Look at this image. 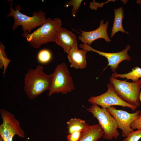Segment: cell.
I'll list each match as a JSON object with an SVG mask.
<instances>
[{
    "instance_id": "6da1fadb",
    "label": "cell",
    "mask_w": 141,
    "mask_h": 141,
    "mask_svg": "<svg viewBox=\"0 0 141 141\" xmlns=\"http://www.w3.org/2000/svg\"><path fill=\"white\" fill-rule=\"evenodd\" d=\"M62 25L59 18H48L45 23L32 33L23 34L22 36L33 48H38L43 44L55 42Z\"/></svg>"
},
{
    "instance_id": "7a4b0ae2",
    "label": "cell",
    "mask_w": 141,
    "mask_h": 141,
    "mask_svg": "<svg viewBox=\"0 0 141 141\" xmlns=\"http://www.w3.org/2000/svg\"><path fill=\"white\" fill-rule=\"evenodd\" d=\"M43 69L42 66L38 65L34 69H29L25 75L24 90L30 99L35 98L49 89L51 84L50 75L45 73Z\"/></svg>"
},
{
    "instance_id": "3957f363",
    "label": "cell",
    "mask_w": 141,
    "mask_h": 141,
    "mask_svg": "<svg viewBox=\"0 0 141 141\" xmlns=\"http://www.w3.org/2000/svg\"><path fill=\"white\" fill-rule=\"evenodd\" d=\"M10 8V13L7 17L12 16L14 19L12 29L14 30L20 26H22L23 34L31 33L32 30L40 27L45 23L47 20L46 13L42 10L34 11L32 16H30L23 14L20 12L21 6L18 5L15 7V9L12 7L13 3L9 2Z\"/></svg>"
},
{
    "instance_id": "277c9868",
    "label": "cell",
    "mask_w": 141,
    "mask_h": 141,
    "mask_svg": "<svg viewBox=\"0 0 141 141\" xmlns=\"http://www.w3.org/2000/svg\"><path fill=\"white\" fill-rule=\"evenodd\" d=\"M50 76L51 84L48 90L49 96L55 93L66 94L75 89L72 78L65 63L58 65Z\"/></svg>"
},
{
    "instance_id": "5b68a950",
    "label": "cell",
    "mask_w": 141,
    "mask_h": 141,
    "mask_svg": "<svg viewBox=\"0 0 141 141\" xmlns=\"http://www.w3.org/2000/svg\"><path fill=\"white\" fill-rule=\"evenodd\" d=\"M109 81L116 94L122 99L131 105L139 106V97L141 88V79L129 82L111 76L109 78Z\"/></svg>"
},
{
    "instance_id": "8992f818",
    "label": "cell",
    "mask_w": 141,
    "mask_h": 141,
    "mask_svg": "<svg viewBox=\"0 0 141 141\" xmlns=\"http://www.w3.org/2000/svg\"><path fill=\"white\" fill-rule=\"evenodd\" d=\"M86 109L98 120L104 131L103 139L111 140L118 138L120 134L117 130V124L107 108H100L98 105L93 104Z\"/></svg>"
},
{
    "instance_id": "52a82bcc",
    "label": "cell",
    "mask_w": 141,
    "mask_h": 141,
    "mask_svg": "<svg viewBox=\"0 0 141 141\" xmlns=\"http://www.w3.org/2000/svg\"><path fill=\"white\" fill-rule=\"evenodd\" d=\"M0 113L2 122L0 125V137L3 141H12L15 135L24 138L25 134L21 127L20 123L14 114L4 109H1Z\"/></svg>"
},
{
    "instance_id": "ba28073f",
    "label": "cell",
    "mask_w": 141,
    "mask_h": 141,
    "mask_svg": "<svg viewBox=\"0 0 141 141\" xmlns=\"http://www.w3.org/2000/svg\"><path fill=\"white\" fill-rule=\"evenodd\" d=\"M106 86L108 88L107 91L99 95L91 97L88 99V102L92 104H96L106 108L117 105L129 108L132 111L136 110L138 107L126 103L118 96L111 84L108 83Z\"/></svg>"
},
{
    "instance_id": "9c48e42d",
    "label": "cell",
    "mask_w": 141,
    "mask_h": 141,
    "mask_svg": "<svg viewBox=\"0 0 141 141\" xmlns=\"http://www.w3.org/2000/svg\"><path fill=\"white\" fill-rule=\"evenodd\" d=\"M110 114L115 119L118 128L122 131V136L125 137L133 131L131 127V123L139 115L140 111L130 113L121 109H118L114 106L107 108Z\"/></svg>"
},
{
    "instance_id": "30bf717a",
    "label": "cell",
    "mask_w": 141,
    "mask_h": 141,
    "mask_svg": "<svg viewBox=\"0 0 141 141\" xmlns=\"http://www.w3.org/2000/svg\"><path fill=\"white\" fill-rule=\"evenodd\" d=\"M80 48L87 51H92L97 53L99 55L105 57L107 59L108 64L107 67L110 66L111 70L115 72L119 64L123 61H130L131 57L128 54L131 47L128 45L125 48L120 52L115 53H108L100 51L92 48L90 45L85 44H81L79 45Z\"/></svg>"
},
{
    "instance_id": "8fae6325",
    "label": "cell",
    "mask_w": 141,
    "mask_h": 141,
    "mask_svg": "<svg viewBox=\"0 0 141 141\" xmlns=\"http://www.w3.org/2000/svg\"><path fill=\"white\" fill-rule=\"evenodd\" d=\"M104 20H101L99 27L93 31H85L80 29L81 33L78 37V39L83 44L89 45L95 40L99 39H103L106 42L110 43L111 40L107 33L109 23L107 21L104 23Z\"/></svg>"
},
{
    "instance_id": "7c38bea8",
    "label": "cell",
    "mask_w": 141,
    "mask_h": 141,
    "mask_svg": "<svg viewBox=\"0 0 141 141\" xmlns=\"http://www.w3.org/2000/svg\"><path fill=\"white\" fill-rule=\"evenodd\" d=\"M55 42L61 46L64 51L67 54L72 48H78L75 34L62 27L59 31Z\"/></svg>"
},
{
    "instance_id": "4fadbf2b",
    "label": "cell",
    "mask_w": 141,
    "mask_h": 141,
    "mask_svg": "<svg viewBox=\"0 0 141 141\" xmlns=\"http://www.w3.org/2000/svg\"><path fill=\"white\" fill-rule=\"evenodd\" d=\"M86 50L73 48L68 54L67 58L70 63V67L78 69H83L87 65Z\"/></svg>"
},
{
    "instance_id": "5bb4252c",
    "label": "cell",
    "mask_w": 141,
    "mask_h": 141,
    "mask_svg": "<svg viewBox=\"0 0 141 141\" xmlns=\"http://www.w3.org/2000/svg\"><path fill=\"white\" fill-rule=\"evenodd\" d=\"M104 134V131L99 124L90 125L87 123L81 131L78 141H97L103 137Z\"/></svg>"
},
{
    "instance_id": "9a60e30c",
    "label": "cell",
    "mask_w": 141,
    "mask_h": 141,
    "mask_svg": "<svg viewBox=\"0 0 141 141\" xmlns=\"http://www.w3.org/2000/svg\"><path fill=\"white\" fill-rule=\"evenodd\" d=\"M124 10L122 7L114 9V18L111 28L110 37L112 38L114 35L119 32H121L128 35L129 33L125 31L123 27L122 21L124 17Z\"/></svg>"
},
{
    "instance_id": "2e32d148",
    "label": "cell",
    "mask_w": 141,
    "mask_h": 141,
    "mask_svg": "<svg viewBox=\"0 0 141 141\" xmlns=\"http://www.w3.org/2000/svg\"><path fill=\"white\" fill-rule=\"evenodd\" d=\"M112 76L115 78H125L126 80H131L133 82H135L140 79H141V68L136 67L132 68L131 71L123 74L114 72L112 74Z\"/></svg>"
},
{
    "instance_id": "e0dca14e",
    "label": "cell",
    "mask_w": 141,
    "mask_h": 141,
    "mask_svg": "<svg viewBox=\"0 0 141 141\" xmlns=\"http://www.w3.org/2000/svg\"><path fill=\"white\" fill-rule=\"evenodd\" d=\"M66 123L68 134L82 130L85 128L87 124L85 120L76 118L70 119L66 122Z\"/></svg>"
},
{
    "instance_id": "ac0fdd59",
    "label": "cell",
    "mask_w": 141,
    "mask_h": 141,
    "mask_svg": "<svg viewBox=\"0 0 141 141\" xmlns=\"http://www.w3.org/2000/svg\"><path fill=\"white\" fill-rule=\"evenodd\" d=\"M52 54L51 51L47 49H43L38 52L37 59L38 62L42 64H45L51 60Z\"/></svg>"
},
{
    "instance_id": "d6986e66",
    "label": "cell",
    "mask_w": 141,
    "mask_h": 141,
    "mask_svg": "<svg viewBox=\"0 0 141 141\" xmlns=\"http://www.w3.org/2000/svg\"><path fill=\"white\" fill-rule=\"evenodd\" d=\"M5 47L1 42L0 44V68L2 69L3 67V77L4 76L6 69L11 61V60L8 58L6 55L5 52Z\"/></svg>"
},
{
    "instance_id": "ffe728a7",
    "label": "cell",
    "mask_w": 141,
    "mask_h": 141,
    "mask_svg": "<svg viewBox=\"0 0 141 141\" xmlns=\"http://www.w3.org/2000/svg\"><path fill=\"white\" fill-rule=\"evenodd\" d=\"M82 0H72L66 2L64 6L67 8L70 6H73V8L71 11L72 16L74 17L77 13L80 7L83 2Z\"/></svg>"
},
{
    "instance_id": "44dd1931",
    "label": "cell",
    "mask_w": 141,
    "mask_h": 141,
    "mask_svg": "<svg viewBox=\"0 0 141 141\" xmlns=\"http://www.w3.org/2000/svg\"><path fill=\"white\" fill-rule=\"evenodd\" d=\"M141 139V129L133 131L121 141H139Z\"/></svg>"
},
{
    "instance_id": "7402d4cb",
    "label": "cell",
    "mask_w": 141,
    "mask_h": 141,
    "mask_svg": "<svg viewBox=\"0 0 141 141\" xmlns=\"http://www.w3.org/2000/svg\"><path fill=\"white\" fill-rule=\"evenodd\" d=\"M82 131H75L68 134L67 136V141H78L80 137Z\"/></svg>"
},
{
    "instance_id": "603a6c76",
    "label": "cell",
    "mask_w": 141,
    "mask_h": 141,
    "mask_svg": "<svg viewBox=\"0 0 141 141\" xmlns=\"http://www.w3.org/2000/svg\"><path fill=\"white\" fill-rule=\"evenodd\" d=\"M131 127L133 130L141 129V114L139 115L131 123Z\"/></svg>"
},
{
    "instance_id": "cb8c5ba5",
    "label": "cell",
    "mask_w": 141,
    "mask_h": 141,
    "mask_svg": "<svg viewBox=\"0 0 141 141\" xmlns=\"http://www.w3.org/2000/svg\"><path fill=\"white\" fill-rule=\"evenodd\" d=\"M139 98V101L140 102V103L141 104V90L140 91V92ZM141 111H140V113L139 115H141Z\"/></svg>"
},
{
    "instance_id": "d4e9b609",
    "label": "cell",
    "mask_w": 141,
    "mask_h": 141,
    "mask_svg": "<svg viewBox=\"0 0 141 141\" xmlns=\"http://www.w3.org/2000/svg\"><path fill=\"white\" fill-rule=\"evenodd\" d=\"M137 3L140 5L141 6V0H137Z\"/></svg>"
},
{
    "instance_id": "484cf974",
    "label": "cell",
    "mask_w": 141,
    "mask_h": 141,
    "mask_svg": "<svg viewBox=\"0 0 141 141\" xmlns=\"http://www.w3.org/2000/svg\"><path fill=\"white\" fill-rule=\"evenodd\" d=\"M0 141H3L2 138L0 137Z\"/></svg>"
}]
</instances>
